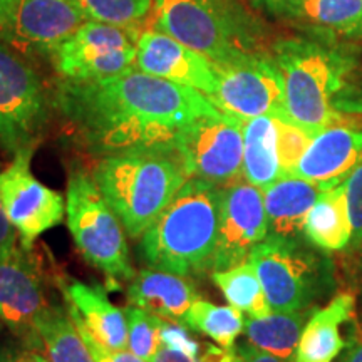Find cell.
<instances>
[{"label": "cell", "instance_id": "obj_1", "mask_svg": "<svg viewBox=\"0 0 362 362\" xmlns=\"http://www.w3.org/2000/svg\"><path fill=\"white\" fill-rule=\"evenodd\" d=\"M54 104L98 156L176 149L180 129L218 107L200 90L136 69L101 81L64 79Z\"/></svg>", "mask_w": 362, "mask_h": 362}, {"label": "cell", "instance_id": "obj_2", "mask_svg": "<svg viewBox=\"0 0 362 362\" xmlns=\"http://www.w3.org/2000/svg\"><path fill=\"white\" fill-rule=\"evenodd\" d=\"M274 59L284 79L285 115L293 123L319 134L336 126L347 107L351 57L322 40L302 37L279 40Z\"/></svg>", "mask_w": 362, "mask_h": 362}, {"label": "cell", "instance_id": "obj_3", "mask_svg": "<svg viewBox=\"0 0 362 362\" xmlns=\"http://www.w3.org/2000/svg\"><path fill=\"white\" fill-rule=\"evenodd\" d=\"M220 203V187L189 178L144 232L139 247L144 262L183 277L211 270Z\"/></svg>", "mask_w": 362, "mask_h": 362}, {"label": "cell", "instance_id": "obj_4", "mask_svg": "<svg viewBox=\"0 0 362 362\" xmlns=\"http://www.w3.org/2000/svg\"><path fill=\"white\" fill-rule=\"evenodd\" d=\"M93 178L129 237L138 238L168 206L189 175L178 149H151L104 156Z\"/></svg>", "mask_w": 362, "mask_h": 362}, {"label": "cell", "instance_id": "obj_5", "mask_svg": "<svg viewBox=\"0 0 362 362\" xmlns=\"http://www.w3.org/2000/svg\"><path fill=\"white\" fill-rule=\"evenodd\" d=\"M146 25L215 66L257 52L255 21L233 0H153Z\"/></svg>", "mask_w": 362, "mask_h": 362}, {"label": "cell", "instance_id": "obj_6", "mask_svg": "<svg viewBox=\"0 0 362 362\" xmlns=\"http://www.w3.org/2000/svg\"><path fill=\"white\" fill-rule=\"evenodd\" d=\"M66 216L79 253L106 275L107 284L117 285L134 277L124 226L94 178L81 170H74L69 176Z\"/></svg>", "mask_w": 362, "mask_h": 362}, {"label": "cell", "instance_id": "obj_7", "mask_svg": "<svg viewBox=\"0 0 362 362\" xmlns=\"http://www.w3.org/2000/svg\"><path fill=\"white\" fill-rule=\"evenodd\" d=\"M297 238L267 235L250 252L272 312L307 310L332 285L330 269Z\"/></svg>", "mask_w": 362, "mask_h": 362}, {"label": "cell", "instance_id": "obj_8", "mask_svg": "<svg viewBox=\"0 0 362 362\" xmlns=\"http://www.w3.org/2000/svg\"><path fill=\"white\" fill-rule=\"evenodd\" d=\"M47 119V96L34 67L0 42V146L17 155L35 149Z\"/></svg>", "mask_w": 362, "mask_h": 362}, {"label": "cell", "instance_id": "obj_9", "mask_svg": "<svg viewBox=\"0 0 362 362\" xmlns=\"http://www.w3.org/2000/svg\"><path fill=\"white\" fill-rule=\"evenodd\" d=\"M243 126L245 121L218 110L181 128L175 146L189 178L221 188L243 175Z\"/></svg>", "mask_w": 362, "mask_h": 362}, {"label": "cell", "instance_id": "obj_10", "mask_svg": "<svg viewBox=\"0 0 362 362\" xmlns=\"http://www.w3.org/2000/svg\"><path fill=\"white\" fill-rule=\"evenodd\" d=\"M138 29L89 19L51 54L64 79L101 81L133 69Z\"/></svg>", "mask_w": 362, "mask_h": 362}, {"label": "cell", "instance_id": "obj_11", "mask_svg": "<svg viewBox=\"0 0 362 362\" xmlns=\"http://www.w3.org/2000/svg\"><path fill=\"white\" fill-rule=\"evenodd\" d=\"M215 66V64H214ZM216 90L210 101L242 121L285 115L284 79L274 57L252 52L215 66Z\"/></svg>", "mask_w": 362, "mask_h": 362}, {"label": "cell", "instance_id": "obj_12", "mask_svg": "<svg viewBox=\"0 0 362 362\" xmlns=\"http://www.w3.org/2000/svg\"><path fill=\"white\" fill-rule=\"evenodd\" d=\"M44 269L34 248H25L17 233L0 247V319L17 339L40 344L39 317L47 310Z\"/></svg>", "mask_w": 362, "mask_h": 362}, {"label": "cell", "instance_id": "obj_13", "mask_svg": "<svg viewBox=\"0 0 362 362\" xmlns=\"http://www.w3.org/2000/svg\"><path fill=\"white\" fill-rule=\"evenodd\" d=\"M33 155L34 149L19 151L0 171L2 210L25 248H33L40 235L61 225L66 214L64 198L40 183L30 171Z\"/></svg>", "mask_w": 362, "mask_h": 362}, {"label": "cell", "instance_id": "obj_14", "mask_svg": "<svg viewBox=\"0 0 362 362\" xmlns=\"http://www.w3.org/2000/svg\"><path fill=\"white\" fill-rule=\"evenodd\" d=\"M89 19L79 0H13L0 35L19 52L52 54Z\"/></svg>", "mask_w": 362, "mask_h": 362}, {"label": "cell", "instance_id": "obj_15", "mask_svg": "<svg viewBox=\"0 0 362 362\" xmlns=\"http://www.w3.org/2000/svg\"><path fill=\"white\" fill-rule=\"evenodd\" d=\"M267 235L269 220L260 188L248 181L221 188L218 238L211 270L221 272L243 264Z\"/></svg>", "mask_w": 362, "mask_h": 362}, {"label": "cell", "instance_id": "obj_16", "mask_svg": "<svg viewBox=\"0 0 362 362\" xmlns=\"http://www.w3.org/2000/svg\"><path fill=\"white\" fill-rule=\"evenodd\" d=\"M136 69L168 79L171 83L189 86L210 99L216 90L214 62L200 52L160 33L146 29L139 33L136 42Z\"/></svg>", "mask_w": 362, "mask_h": 362}, {"label": "cell", "instance_id": "obj_17", "mask_svg": "<svg viewBox=\"0 0 362 362\" xmlns=\"http://www.w3.org/2000/svg\"><path fill=\"white\" fill-rule=\"evenodd\" d=\"M57 282L64 293L71 319L86 341L110 351L126 349V314L111 304L101 285H88L81 280L66 277H61Z\"/></svg>", "mask_w": 362, "mask_h": 362}, {"label": "cell", "instance_id": "obj_18", "mask_svg": "<svg viewBox=\"0 0 362 362\" xmlns=\"http://www.w3.org/2000/svg\"><path fill=\"white\" fill-rule=\"evenodd\" d=\"M361 165L362 126L336 124L315 134L292 176L334 188Z\"/></svg>", "mask_w": 362, "mask_h": 362}, {"label": "cell", "instance_id": "obj_19", "mask_svg": "<svg viewBox=\"0 0 362 362\" xmlns=\"http://www.w3.org/2000/svg\"><path fill=\"white\" fill-rule=\"evenodd\" d=\"M128 298L133 305L163 320L185 325V315L198 297L192 282L183 275L146 269L131 279Z\"/></svg>", "mask_w": 362, "mask_h": 362}, {"label": "cell", "instance_id": "obj_20", "mask_svg": "<svg viewBox=\"0 0 362 362\" xmlns=\"http://www.w3.org/2000/svg\"><path fill=\"white\" fill-rule=\"evenodd\" d=\"M356 297L352 292L339 293L307 320L298 341L293 362H330L347 346L341 327L352 320Z\"/></svg>", "mask_w": 362, "mask_h": 362}, {"label": "cell", "instance_id": "obj_21", "mask_svg": "<svg viewBox=\"0 0 362 362\" xmlns=\"http://www.w3.org/2000/svg\"><path fill=\"white\" fill-rule=\"evenodd\" d=\"M324 189L327 188L298 176H280L264 189L269 233L297 238L302 233L307 214Z\"/></svg>", "mask_w": 362, "mask_h": 362}, {"label": "cell", "instance_id": "obj_22", "mask_svg": "<svg viewBox=\"0 0 362 362\" xmlns=\"http://www.w3.org/2000/svg\"><path fill=\"white\" fill-rule=\"evenodd\" d=\"M302 235L324 252L346 250L352 242V223L344 183L324 189L307 214Z\"/></svg>", "mask_w": 362, "mask_h": 362}, {"label": "cell", "instance_id": "obj_23", "mask_svg": "<svg viewBox=\"0 0 362 362\" xmlns=\"http://www.w3.org/2000/svg\"><path fill=\"white\" fill-rule=\"evenodd\" d=\"M275 13L304 21L329 35H362V0H279Z\"/></svg>", "mask_w": 362, "mask_h": 362}, {"label": "cell", "instance_id": "obj_24", "mask_svg": "<svg viewBox=\"0 0 362 362\" xmlns=\"http://www.w3.org/2000/svg\"><path fill=\"white\" fill-rule=\"evenodd\" d=\"M243 176L253 187L265 189L275 183L280 171L277 126L274 116H260L243 126Z\"/></svg>", "mask_w": 362, "mask_h": 362}, {"label": "cell", "instance_id": "obj_25", "mask_svg": "<svg viewBox=\"0 0 362 362\" xmlns=\"http://www.w3.org/2000/svg\"><path fill=\"white\" fill-rule=\"evenodd\" d=\"M35 334L49 362H96L69 312L49 305L35 324Z\"/></svg>", "mask_w": 362, "mask_h": 362}, {"label": "cell", "instance_id": "obj_26", "mask_svg": "<svg viewBox=\"0 0 362 362\" xmlns=\"http://www.w3.org/2000/svg\"><path fill=\"white\" fill-rule=\"evenodd\" d=\"M307 322V312H270L264 317H248L245 334L248 342L262 351L291 361L296 356L302 330Z\"/></svg>", "mask_w": 362, "mask_h": 362}, {"label": "cell", "instance_id": "obj_27", "mask_svg": "<svg viewBox=\"0 0 362 362\" xmlns=\"http://www.w3.org/2000/svg\"><path fill=\"white\" fill-rule=\"evenodd\" d=\"M211 279L228 300V304L243 314L264 317L272 312L264 287L250 260L228 270L214 272Z\"/></svg>", "mask_w": 362, "mask_h": 362}, {"label": "cell", "instance_id": "obj_28", "mask_svg": "<svg viewBox=\"0 0 362 362\" xmlns=\"http://www.w3.org/2000/svg\"><path fill=\"white\" fill-rule=\"evenodd\" d=\"M185 325L214 339L218 346L226 349H232L240 334L245 330L242 312L232 305H215L202 298H197L188 309L185 315Z\"/></svg>", "mask_w": 362, "mask_h": 362}, {"label": "cell", "instance_id": "obj_29", "mask_svg": "<svg viewBox=\"0 0 362 362\" xmlns=\"http://www.w3.org/2000/svg\"><path fill=\"white\" fill-rule=\"evenodd\" d=\"M90 19L138 29L151 13L153 0H79Z\"/></svg>", "mask_w": 362, "mask_h": 362}, {"label": "cell", "instance_id": "obj_30", "mask_svg": "<svg viewBox=\"0 0 362 362\" xmlns=\"http://www.w3.org/2000/svg\"><path fill=\"white\" fill-rule=\"evenodd\" d=\"M128 322V346L129 351L139 359L149 361L160 351L163 319L153 315L151 312L131 304L124 309Z\"/></svg>", "mask_w": 362, "mask_h": 362}, {"label": "cell", "instance_id": "obj_31", "mask_svg": "<svg viewBox=\"0 0 362 362\" xmlns=\"http://www.w3.org/2000/svg\"><path fill=\"white\" fill-rule=\"evenodd\" d=\"M277 126V149L282 176H292L302 156L314 141L315 134L300 128L287 116H274Z\"/></svg>", "mask_w": 362, "mask_h": 362}, {"label": "cell", "instance_id": "obj_32", "mask_svg": "<svg viewBox=\"0 0 362 362\" xmlns=\"http://www.w3.org/2000/svg\"><path fill=\"white\" fill-rule=\"evenodd\" d=\"M344 188H346L352 223L351 247L357 248L362 245V165L347 176V180L344 181Z\"/></svg>", "mask_w": 362, "mask_h": 362}, {"label": "cell", "instance_id": "obj_33", "mask_svg": "<svg viewBox=\"0 0 362 362\" xmlns=\"http://www.w3.org/2000/svg\"><path fill=\"white\" fill-rule=\"evenodd\" d=\"M187 325L168 322V320H163L161 327V342L163 346H168L171 349L181 351L185 354L198 357L202 349V344L197 342L194 339L188 334Z\"/></svg>", "mask_w": 362, "mask_h": 362}, {"label": "cell", "instance_id": "obj_34", "mask_svg": "<svg viewBox=\"0 0 362 362\" xmlns=\"http://www.w3.org/2000/svg\"><path fill=\"white\" fill-rule=\"evenodd\" d=\"M0 362H49L40 344L21 341L0 347Z\"/></svg>", "mask_w": 362, "mask_h": 362}, {"label": "cell", "instance_id": "obj_35", "mask_svg": "<svg viewBox=\"0 0 362 362\" xmlns=\"http://www.w3.org/2000/svg\"><path fill=\"white\" fill-rule=\"evenodd\" d=\"M88 342L90 352H93L94 361L96 362H146L143 359H139L138 356H134L133 352H126L123 351H110L104 349V347L98 346V344L86 341Z\"/></svg>", "mask_w": 362, "mask_h": 362}, {"label": "cell", "instance_id": "obj_36", "mask_svg": "<svg viewBox=\"0 0 362 362\" xmlns=\"http://www.w3.org/2000/svg\"><path fill=\"white\" fill-rule=\"evenodd\" d=\"M235 352H237L238 362H287L285 359L270 354V352L259 349V347L253 346L250 342L240 344Z\"/></svg>", "mask_w": 362, "mask_h": 362}, {"label": "cell", "instance_id": "obj_37", "mask_svg": "<svg viewBox=\"0 0 362 362\" xmlns=\"http://www.w3.org/2000/svg\"><path fill=\"white\" fill-rule=\"evenodd\" d=\"M198 362H238L237 352L226 347H216L211 344H202L200 354H198Z\"/></svg>", "mask_w": 362, "mask_h": 362}, {"label": "cell", "instance_id": "obj_38", "mask_svg": "<svg viewBox=\"0 0 362 362\" xmlns=\"http://www.w3.org/2000/svg\"><path fill=\"white\" fill-rule=\"evenodd\" d=\"M148 362H198L197 357H192L185 352L171 349L168 346H161L160 351L151 357Z\"/></svg>", "mask_w": 362, "mask_h": 362}, {"label": "cell", "instance_id": "obj_39", "mask_svg": "<svg viewBox=\"0 0 362 362\" xmlns=\"http://www.w3.org/2000/svg\"><path fill=\"white\" fill-rule=\"evenodd\" d=\"M341 362H362V332L347 342V351L344 352Z\"/></svg>", "mask_w": 362, "mask_h": 362}, {"label": "cell", "instance_id": "obj_40", "mask_svg": "<svg viewBox=\"0 0 362 362\" xmlns=\"http://www.w3.org/2000/svg\"><path fill=\"white\" fill-rule=\"evenodd\" d=\"M16 233L17 232H13V226L11 225V221L7 220V216L2 210V203H0V247H2L7 240H11Z\"/></svg>", "mask_w": 362, "mask_h": 362}, {"label": "cell", "instance_id": "obj_41", "mask_svg": "<svg viewBox=\"0 0 362 362\" xmlns=\"http://www.w3.org/2000/svg\"><path fill=\"white\" fill-rule=\"evenodd\" d=\"M252 6L264 8V11H270V12H277L279 7V0H248Z\"/></svg>", "mask_w": 362, "mask_h": 362}, {"label": "cell", "instance_id": "obj_42", "mask_svg": "<svg viewBox=\"0 0 362 362\" xmlns=\"http://www.w3.org/2000/svg\"><path fill=\"white\" fill-rule=\"evenodd\" d=\"M13 0H0V25L4 24V21H6L8 11H11V6H12Z\"/></svg>", "mask_w": 362, "mask_h": 362}, {"label": "cell", "instance_id": "obj_43", "mask_svg": "<svg viewBox=\"0 0 362 362\" xmlns=\"http://www.w3.org/2000/svg\"><path fill=\"white\" fill-rule=\"evenodd\" d=\"M2 327H4V322H2V319H0V332H2Z\"/></svg>", "mask_w": 362, "mask_h": 362}]
</instances>
